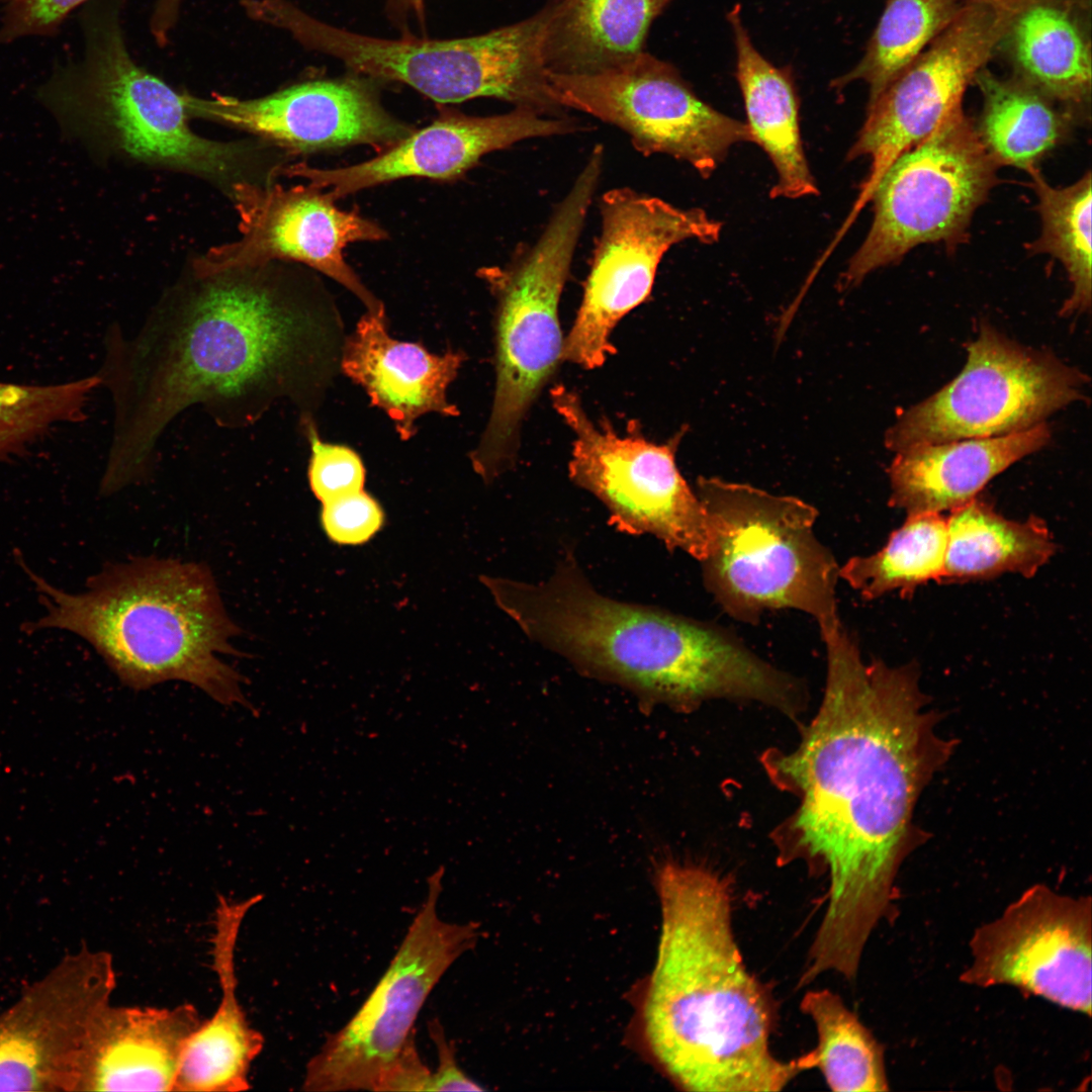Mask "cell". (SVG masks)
<instances>
[{"mask_svg": "<svg viewBox=\"0 0 1092 1092\" xmlns=\"http://www.w3.org/2000/svg\"><path fill=\"white\" fill-rule=\"evenodd\" d=\"M736 48V78L742 92L747 125L772 163L777 181L771 198L797 199L819 190L805 156L799 104L792 76L777 68L753 46L740 18L739 6L728 14Z\"/></svg>", "mask_w": 1092, "mask_h": 1092, "instance_id": "cell-26", "label": "cell"}, {"mask_svg": "<svg viewBox=\"0 0 1092 1092\" xmlns=\"http://www.w3.org/2000/svg\"><path fill=\"white\" fill-rule=\"evenodd\" d=\"M577 129L562 116H547L515 107L491 116H472L444 109L430 125L413 132L368 161L338 168L318 169L299 163L283 174L304 178L308 184L337 200L354 192L393 180L421 177L452 180L473 167L484 155L533 138L564 134Z\"/></svg>", "mask_w": 1092, "mask_h": 1092, "instance_id": "cell-21", "label": "cell"}, {"mask_svg": "<svg viewBox=\"0 0 1092 1092\" xmlns=\"http://www.w3.org/2000/svg\"><path fill=\"white\" fill-rule=\"evenodd\" d=\"M974 81L983 97L976 125L984 147L998 166L1027 173L1069 138L1077 117L1021 80L1002 79L983 68Z\"/></svg>", "mask_w": 1092, "mask_h": 1092, "instance_id": "cell-30", "label": "cell"}, {"mask_svg": "<svg viewBox=\"0 0 1092 1092\" xmlns=\"http://www.w3.org/2000/svg\"><path fill=\"white\" fill-rule=\"evenodd\" d=\"M1003 40L1019 80L1084 118L1091 96L1090 44L1068 6L1059 0L1026 2Z\"/></svg>", "mask_w": 1092, "mask_h": 1092, "instance_id": "cell-27", "label": "cell"}, {"mask_svg": "<svg viewBox=\"0 0 1092 1092\" xmlns=\"http://www.w3.org/2000/svg\"><path fill=\"white\" fill-rule=\"evenodd\" d=\"M183 0H156L157 6L164 12L177 13L181 10Z\"/></svg>", "mask_w": 1092, "mask_h": 1092, "instance_id": "cell-41", "label": "cell"}, {"mask_svg": "<svg viewBox=\"0 0 1092 1092\" xmlns=\"http://www.w3.org/2000/svg\"><path fill=\"white\" fill-rule=\"evenodd\" d=\"M89 0H0V43L56 33L77 7Z\"/></svg>", "mask_w": 1092, "mask_h": 1092, "instance_id": "cell-37", "label": "cell"}, {"mask_svg": "<svg viewBox=\"0 0 1092 1092\" xmlns=\"http://www.w3.org/2000/svg\"><path fill=\"white\" fill-rule=\"evenodd\" d=\"M1040 423L991 438L927 444L897 453L889 467L891 507L907 515L941 513L963 506L997 474L1049 443Z\"/></svg>", "mask_w": 1092, "mask_h": 1092, "instance_id": "cell-25", "label": "cell"}, {"mask_svg": "<svg viewBox=\"0 0 1092 1092\" xmlns=\"http://www.w3.org/2000/svg\"><path fill=\"white\" fill-rule=\"evenodd\" d=\"M696 493L715 530L704 583L729 616L753 624L765 611L794 609L819 628L840 620L839 566L814 533V507L716 477H700Z\"/></svg>", "mask_w": 1092, "mask_h": 1092, "instance_id": "cell-9", "label": "cell"}, {"mask_svg": "<svg viewBox=\"0 0 1092 1092\" xmlns=\"http://www.w3.org/2000/svg\"><path fill=\"white\" fill-rule=\"evenodd\" d=\"M563 108L616 125L644 155L664 154L709 178L736 144L753 143L746 122L703 102L676 69L646 52L590 74L549 73Z\"/></svg>", "mask_w": 1092, "mask_h": 1092, "instance_id": "cell-15", "label": "cell"}, {"mask_svg": "<svg viewBox=\"0 0 1092 1092\" xmlns=\"http://www.w3.org/2000/svg\"><path fill=\"white\" fill-rule=\"evenodd\" d=\"M669 1L558 0L545 42L549 73L590 74L633 59Z\"/></svg>", "mask_w": 1092, "mask_h": 1092, "instance_id": "cell-28", "label": "cell"}, {"mask_svg": "<svg viewBox=\"0 0 1092 1092\" xmlns=\"http://www.w3.org/2000/svg\"><path fill=\"white\" fill-rule=\"evenodd\" d=\"M1016 11L991 0H965L951 23L868 104L847 160L867 157L870 171L842 232L895 160L963 107L968 86L1003 42Z\"/></svg>", "mask_w": 1092, "mask_h": 1092, "instance_id": "cell-14", "label": "cell"}, {"mask_svg": "<svg viewBox=\"0 0 1092 1092\" xmlns=\"http://www.w3.org/2000/svg\"><path fill=\"white\" fill-rule=\"evenodd\" d=\"M191 117L257 134L289 154L369 145L382 152L414 128L390 115L372 88L357 79L309 81L272 94L240 99L184 92Z\"/></svg>", "mask_w": 1092, "mask_h": 1092, "instance_id": "cell-20", "label": "cell"}, {"mask_svg": "<svg viewBox=\"0 0 1092 1092\" xmlns=\"http://www.w3.org/2000/svg\"><path fill=\"white\" fill-rule=\"evenodd\" d=\"M196 1007L117 1006L93 1022L81 1058L78 1091H174L180 1058L201 1022Z\"/></svg>", "mask_w": 1092, "mask_h": 1092, "instance_id": "cell-23", "label": "cell"}, {"mask_svg": "<svg viewBox=\"0 0 1092 1092\" xmlns=\"http://www.w3.org/2000/svg\"><path fill=\"white\" fill-rule=\"evenodd\" d=\"M1028 174L1041 220L1040 235L1029 250L1049 254L1065 267L1072 294L1062 313L1083 311L1091 304V172L1061 188L1051 186L1038 168Z\"/></svg>", "mask_w": 1092, "mask_h": 1092, "instance_id": "cell-34", "label": "cell"}, {"mask_svg": "<svg viewBox=\"0 0 1092 1092\" xmlns=\"http://www.w3.org/2000/svg\"><path fill=\"white\" fill-rule=\"evenodd\" d=\"M121 12L122 0L85 3L82 56L58 66L37 90L64 136L96 156L207 179L228 194L240 182L271 180L278 166L266 164V144L213 141L191 129L184 92L131 57Z\"/></svg>", "mask_w": 1092, "mask_h": 1092, "instance_id": "cell-6", "label": "cell"}, {"mask_svg": "<svg viewBox=\"0 0 1092 1092\" xmlns=\"http://www.w3.org/2000/svg\"><path fill=\"white\" fill-rule=\"evenodd\" d=\"M945 548L946 519L941 514H910L882 549L849 558L839 567V577L864 600L894 590L907 596L931 580L941 582Z\"/></svg>", "mask_w": 1092, "mask_h": 1092, "instance_id": "cell-32", "label": "cell"}, {"mask_svg": "<svg viewBox=\"0 0 1092 1092\" xmlns=\"http://www.w3.org/2000/svg\"><path fill=\"white\" fill-rule=\"evenodd\" d=\"M387 9L397 21H404L408 16L417 19L424 16L423 0H387Z\"/></svg>", "mask_w": 1092, "mask_h": 1092, "instance_id": "cell-40", "label": "cell"}, {"mask_svg": "<svg viewBox=\"0 0 1092 1092\" xmlns=\"http://www.w3.org/2000/svg\"><path fill=\"white\" fill-rule=\"evenodd\" d=\"M997 163L961 107L888 168L872 197L873 222L839 280L841 290L928 243L963 242L997 182Z\"/></svg>", "mask_w": 1092, "mask_h": 1092, "instance_id": "cell-10", "label": "cell"}, {"mask_svg": "<svg viewBox=\"0 0 1092 1092\" xmlns=\"http://www.w3.org/2000/svg\"><path fill=\"white\" fill-rule=\"evenodd\" d=\"M321 522L326 535L340 545H360L380 531L384 514L365 489L322 503Z\"/></svg>", "mask_w": 1092, "mask_h": 1092, "instance_id": "cell-36", "label": "cell"}, {"mask_svg": "<svg viewBox=\"0 0 1092 1092\" xmlns=\"http://www.w3.org/2000/svg\"><path fill=\"white\" fill-rule=\"evenodd\" d=\"M551 395L574 435L569 475L606 506L612 524L626 534L653 535L700 562L706 559L715 530L676 466L682 433L665 444L649 442L632 428L621 436L608 422H593L573 391L556 386Z\"/></svg>", "mask_w": 1092, "mask_h": 1092, "instance_id": "cell-13", "label": "cell"}, {"mask_svg": "<svg viewBox=\"0 0 1092 1092\" xmlns=\"http://www.w3.org/2000/svg\"><path fill=\"white\" fill-rule=\"evenodd\" d=\"M301 424L310 445L307 477L314 496L325 503L364 489L366 470L358 453L350 447L323 441L314 419L302 420Z\"/></svg>", "mask_w": 1092, "mask_h": 1092, "instance_id": "cell-35", "label": "cell"}, {"mask_svg": "<svg viewBox=\"0 0 1092 1092\" xmlns=\"http://www.w3.org/2000/svg\"><path fill=\"white\" fill-rule=\"evenodd\" d=\"M960 980L980 988L1011 986L1091 1015L1092 904L1043 884L1026 889L970 939Z\"/></svg>", "mask_w": 1092, "mask_h": 1092, "instance_id": "cell-17", "label": "cell"}, {"mask_svg": "<svg viewBox=\"0 0 1092 1092\" xmlns=\"http://www.w3.org/2000/svg\"><path fill=\"white\" fill-rule=\"evenodd\" d=\"M801 1011L815 1026L814 1068L836 1092L889 1090L884 1049L842 998L829 989L809 990Z\"/></svg>", "mask_w": 1092, "mask_h": 1092, "instance_id": "cell-31", "label": "cell"}, {"mask_svg": "<svg viewBox=\"0 0 1092 1092\" xmlns=\"http://www.w3.org/2000/svg\"><path fill=\"white\" fill-rule=\"evenodd\" d=\"M432 1071L417 1050L415 1032L386 1069L375 1091H429Z\"/></svg>", "mask_w": 1092, "mask_h": 1092, "instance_id": "cell-38", "label": "cell"}, {"mask_svg": "<svg viewBox=\"0 0 1092 1092\" xmlns=\"http://www.w3.org/2000/svg\"><path fill=\"white\" fill-rule=\"evenodd\" d=\"M968 352L952 381L899 416L886 434L890 450L1025 431L1081 396L1080 372L989 325Z\"/></svg>", "mask_w": 1092, "mask_h": 1092, "instance_id": "cell-12", "label": "cell"}, {"mask_svg": "<svg viewBox=\"0 0 1092 1092\" xmlns=\"http://www.w3.org/2000/svg\"><path fill=\"white\" fill-rule=\"evenodd\" d=\"M602 169L599 157H588L537 241L504 268L479 271L496 299L492 408L470 454L484 481L512 462L521 423L562 358L560 295Z\"/></svg>", "mask_w": 1092, "mask_h": 1092, "instance_id": "cell-8", "label": "cell"}, {"mask_svg": "<svg viewBox=\"0 0 1092 1092\" xmlns=\"http://www.w3.org/2000/svg\"><path fill=\"white\" fill-rule=\"evenodd\" d=\"M429 1035L437 1052L438 1064L432 1072L429 1091H482L478 1083L469 1078L458 1066L453 1044L438 1018L428 1022Z\"/></svg>", "mask_w": 1092, "mask_h": 1092, "instance_id": "cell-39", "label": "cell"}, {"mask_svg": "<svg viewBox=\"0 0 1092 1092\" xmlns=\"http://www.w3.org/2000/svg\"><path fill=\"white\" fill-rule=\"evenodd\" d=\"M465 359L461 351L433 354L421 343L394 339L385 312L366 310L345 339L340 371L364 389L370 403L390 419L399 439L407 441L423 416L459 415L447 390Z\"/></svg>", "mask_w": 1092, "mask_h": 1092, "instance_id": "cell-22", "label": "cell"}, {"mask_svg": "<svg viewBox=\"0 0 1092 1092\" xmlns=\"http://www.w3.org/2000/svg\"><path fill=\"white\" fill-rule=\"evenodd\" d=\"M229 196L239 215L240 236L211 248L193 262L192 273L209 275L273 261L304 264L334 279L373 313L384 305L347 264L351 243L381 241L387 233L356 211H346L323 189L309 184L284 188L271 182H240Z\"/></svg>", "mask_w": 1092, "mask_h": 1092, "instance_id": "cell-18", "label": "cell"}, {"mask_svg": "<svg viewBox=\"0 0 1092 1092\" xmlns=\"http://www.w3.org/2000/svg\"><path fill=\"white\" fill-rule=\"evenodd\" d=\"M260 900V895L241 900L217 898L211 954L219 1002L187 1038L174 1091L238 1092L251 1087L250 1070L263 1050L264 1037L252 1026L240 1002L236 952L244 920Z\"/></svg>", "mask_w": 1092, "mask_h": 1092, "instance_id": "cell-24", "label": "cell"}, {"mask_svg": "<svg viewBox=\"0 0 1092 1092\" xmlns=\"http://www.w3.org/2000/svg\"><path fill=\"white\" fill-rule=\"evenodd\" d=\"M558 0L487 33L453 39L405 34L384 39L322 22L287 0L267 7L268 25L372 78L404 83L439 103L492 97L542 115L561 116L550 89L545 42Z\"/></svg>", "mask_w": 1092, "mask_h": 1092, "instance_id": "cell-7", "label": "cell"}, {"mask_svg": "<svg viewBox=\"0 0 1092 1092\" xmlns=\"http://www.w3.org/2000/svg\"><path fill=\"white\" fill-rule=\"evenodd\" d=\"M16 558L44 610L23 625L24 632L76 634L132 690L182 680L222 705L250 708L242 691L246 680L221 658L238 654L232 640L242 630L229 616L208 566L138 557L107 564L83 592L70 594Z\"/></svg>", "mask_w": 1092, "mask_h": 1092, "instance_id": "cell-5", "label": "cell"}, {"mask_svg": "<svg viewBox=\"0 0 1092 1092\" xmlns=\"http://www.w3.org/2000/svg\"><path fill=\"white\" fill-rule=\"evenodd\" d=\"M827 672L821 706L800 743L768 770L799 798L786 857L828 878L807 961L854 976L876 927L891 915L901 866L923 841L914 810L953 743L938 734L914 664L866 663L841 622L820 630Z\"/></svg>", "mask_w": 1092, "mask_h": 1092, "instance_id": "cell-1", "label": "cell"}, {"mask_svg": "<svg viewBox=\"0 0 1092 1092\" xmlns=\"http://www.w3.org/2000/svg\"><path fill=\"white\" fill-rule=\"evenodd\" d=\"M534 642L594 674L675 704L714 698L782 707L789 674L712 624L599 593L569 553L538 583L483 576Z\"/></svg>", "mask_w": 1092, "mask_h": 1092, "instance_id": "cell-4", "label": "cell"}, {"mask_svg": "<svg viewBox=\"0 0 1092 1092\" xmlns=\"http://www.w3.org/2000/svg\"><path fill=\"white\" fill-rule=\"evenodd\" d=\"M1044 521L1005 518L987 500L974 497L946 518L941 582L986 580L1005 573L1034 576L1056 552Z\"/></svg>", "mask_w": 1092, "mask_h": 1092, "instance_id": "cell-29", "label": "cell"}, {"mask_svg": "<svg viewBox=\"0 0 1092 1092\" xmlns=\"http://www.w3.org/2000/svg\"><path fill=\"white\" fill-rule=\"evenodd\" d=\"M347 335L331 294L280 261L196 275L169 289L138 333H107L97 373L111 392L113 434L103 495L152 476L157 444L182 411L200 404L217 425L257 422L280 400L300 421L338 372Z\"/></svg>", "mask_w": 1092, "mask_h": 1092, "instance_id": "cell-2", "label": "cell"}, {"mask_svg": "<svg viewBox=\"0 0 1092 1092\" xmlns=\"http://www.w3.org/2000/svg\"><path fill=\"white\" fill-rule=\"evenodd\" d=\"M656 890L657 956L636 1002L647 1058L690 1092H776L813 1069L811 1051L783 1061L770 1050L777 1004L743 961L728 883L707 868L669 862Z\"/></svg>", "mask_w": 1092, "mask_h": 1092, "instance_id": "cell-3", "label": "cell"}, {"mask_svg": "<svg viewBox=\"0 0 1092 1092\" xmlns=\"http://www.w3.org/2000/svg\"><path fill=\"white\" fill-rule=\"evenodd\" d=\"M602 230L581 304L562 358L585 369L603 365L619 321L649 295L663 255L675 244L716 243L722 223L701 208H680L630 188L606 192Z\"/></svg>", "mask_w": 1092, "mask_h": 1092, "instance_id": "cell-16", "label": "cell"}, {"mask_svg": "<svg viewBox=\"0 0 1092 1092\" xmlns=\"http://www.w3.org/2000/svg\"><path fill=\"white\" fill-rule=\"evenodd\" d=\"M991 1H994L996 3L1002 4L1004 6H1007V7L1013 8V9H1017L1020 6H1022L1024 3H1026V2H1028L1030 0H991Z\"/></svg>", "mask_w": 1092, "mask_h": 1092, "instance_id": "cell-42", "label": "cell"}, {"mask_svg": "<svg viewBox=\"0 0 1092 1092\" xmlns=\"http://www.w3.org/2000/svg\"><path fill=\"white\" fill-rule=\"evenodd\" d=\"M964 2L887 0L864 56L832 86L843 88L853 81H863L871 104L951 23Z\"/></svg>", "mask_w": 1092, "mask_h": 1092, "instance_id": "cell-33", "label": "cell"}, {"mask_svg": "<svg viewBox=\"0 0 1092 1092\" xmlns=\"http://www.w3.org/2000/svg\"><path fill=\"white\" fill-rule=\"evenodd\" d=\"M442 876L439 870L430 877L426 899L373 991L308 1061L302 1090L375 1091L434 987L476 944V923L448 922L439 915Z\"/></svg>", "mask_w": 1092, "mask_h": 1092, "instance_id": "cell-11", "label": "cell"}, {"mask_svg": "<svg viewBox=\"0 0 1092 1092\" xmlns=\"http://www.w3.org/2000/svg\"><path fill=\"white\" fill-rule=\"evenodd\" d=\"M116 988L112 954H65L0 1012V1091L77 1092L90 1028Z\"/></svg>", "mask_w": 1092, "mask_h": 1092, "instance_id": "cell-19", "label": "cell"}]
</instances>
